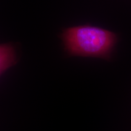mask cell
I'll return each mask as SVG.
<instances>
[{"mask_svg": "<svg viewBox=\"0 0 131 131\" xmlns=\"http://www.w3.org/2000/svg\"><path fill=\"white\" fill-rule=\"evenodd\" d=\"M62 40L66 50L72 55L107 58L115 44L117 37L106 29L80 26L64 30Z\"/></svg>", "mask_w": 131, "mask_h": 131, "instance_id": "cell-1", "label": "cell"}, {"mask_svg": "<svg viewBox=\"0 0 131 131\" xmlns=\"http://www.w3.org/2000/svg\"><path fill=\"white\" fill-rule=\"evenodd\" d=\"M16 62L15 50L11 45H0V75Z\"/></svg>", "mask_w": 131, "mask_h": 131, "instance_id": "cell-2", "label": "cell"}]
</instances>
